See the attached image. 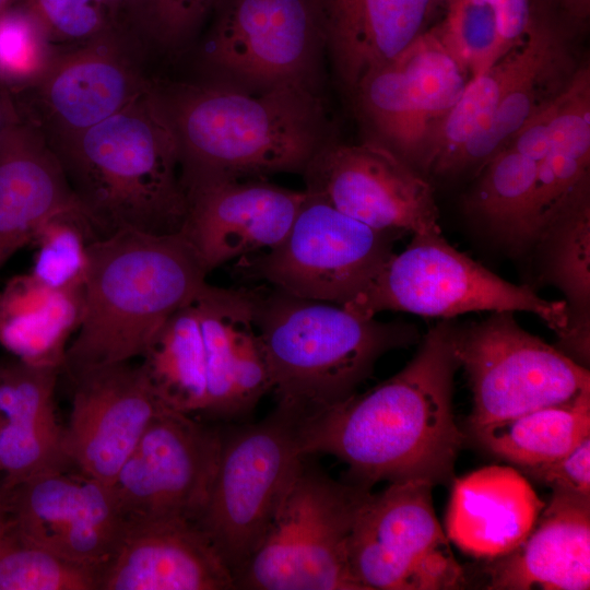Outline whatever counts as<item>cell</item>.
I'll list each match as a JSON object with an SVG mask.
<instances>
[{"mask_svg": "<svg viewBox=\"0 0 590 590\" xmlns=\"http://www.w3.org/2000/svg\"><path fill=\"white\" fill-rule=\"evenodd\" d=\"M0 491L12 531L70 560L101 567L121 539L125 520L111 486L80 471L43 474Z\"/></svg>", "mask_w": 590, "mask_h": 590, "instance_id": "16", "label": "cell"}, {"mask_svg": "<svg viewBox=\"0 0 590 590\" xmlns=\"http://www.w3.org/2000/svg\"><path fill=\"white\" fill-rule=\"evenodd\" d=\"M370 488L340 482L304 456L235 589L362 590L350 565L357 511Z\"/></svg>", "mask_w": 590, "mask_h": 590, "instance_id": "6", "label": "cell"}, {"mask_svg": "<svg viewBox=\"0 0 590 590\" xmlns=\"http://www.w3.org/2000/svg\"><path fill=\"white\" fill-rule=\"evenodd\" d=\"M70 380L73 398L64 428L67 453L80 472L111 485L151 421L165 406L141 364L103 365Z\"/></svg>", "mask_w": 590, "mask_h": 590, "instance_id": "17", "label": "cell"}, {"mask_svg": "<svg viewBox=\"0 0 590 590\" xmlns=\"http://www.w3.org/2000/svg\"><path fill=\"white\" fill-rule=\"evenodd\" d=\"M61 369L10 357L0 361V487L69 470L64 428L54 394Z\"/></svg>", "mask_w": 590, "mask_h": 590, "instance_id": "21", "label": "cell"}, {"mask_svg": "<svg viewBox=\"0 0 590 590\" xmlns=\"http://www.w3.org/2000/svg\"><path fill=\"white\" fill-rule=\"evenodd\" d=\"M544 506L518 470L484 467L455 480L446 535L464 553L493 560L524 541Z\"/></svg>", "mask_w": 590, "mask_h": 590, "instance_id": "24", "label": "cell"}, {"mask_svg": "<svg viewBox=\"0 0 590 590\" xmlns=\"http://www.w3.org/2000/svg\"><path fill=\"white\" fill-rule=\"evenodd\" d=\"M235 589L231 570L194 522L126 521L101 565L98 590Z\"/></svg>", "mask_w": 590, "mask_h": 590, "instance_id": "19", "label": "cell"}, {"mask_svg": "<svg viewBox=\"0 0 590 590\" xmlns=\"http://www.w3.org/2000/svg\"><path fill=\"white\" fill-rule=\"evenodd\" d=\"M568 59L558 32L546 21L530 61L504 95L488 126L457 156L449 175L471 169L476 173L531 117L556 98L575 73H567Z\"/></svg>", "mask_w": 590, "mask_h": 590, "instance_id": "29", "label": "cell"}, {"mask_svg": "<svg viewBox=\"0 0 590 590\" xmlns=\"http://www.w3.org/2000/svg\"><path fill=\"white\" fill-rule=\"evenodd\" d=\"M141 357L165 408L188 415L204 413L205 347L196 296L166 320Z\"/></svg>", "mask_w": 590, "mask_h": 590, "instance_id": "32", "label": "cell"}, {"mask_svg": "<svg viewBox=\"0 0 590 590\" xmlns=\"http://www.w3.org/2000/svg\"><path fill=\"white\" fill-rule=\"evenodd\" d=\"M13 118L14 114L12 107L0 96V135Z\"/></svg>", "mask_w": 590, "mask_h": 590, "instance_id": "46", "label": "cell"}, {"mask_svg": "<svg viewBox=\"0 0 590 590\" xmlns=\"http://www.w3.org/2000/svg\"><path fill=\"white\" fill-rule=\"evenodd\" d=\"M95 239L181 231L180 150L154 84L120 111L51 149Z\"/></svg>", "mask_w": 590, "mask_h": 590, "instance_id": "3", "label": "cell"}, {"mask_svg": "<svg viewBox=\"0 0 590 590\" xmlns=\"http://www.w3.org/2000/svg\"><path fill=\"white\" fill-rule=\"evenodd\" d=\"M129 38L114 31L62 48L45 74L24 90L34 99L27 123L51 149L120 111L151 87L130 58Z\"/></svg>", "mask_w": 590, "mask_h": 590, "instance_id": "15", "label": "cell"}, {"mask_svg": "<svg viewBox=\"0 0 590 590\" xmlns=\"http://www.w3.org/2000/svg\"><path fill=\"white\" fill-rule=\"evenodd\" d=\"M0 472H1V465H0Z\"/></svg>", "mask_w": 590, "mask_h": 590, "instance_id": "48", "label": "cell"}, {"mask_svg": "<svg viewBox=\"0 0 590 590\" xmlns=\"http://www.w3.org/2000/svg\"><path fill=\"white\" fill-rule=\"evenodd\" d=\"M300 418L276 406L260 423L222 436L211 492L194 523L233 577L262 542L304 457Z\"/></svg>", "mask_w": 590, "mask_h": 590, "instance_id": "8", "label": "cell"}, {"mask_svg": "<svg viewBox=\"0 0 590 590\" xmlns=\"http://www.w3.org/2000/svg\"><path fill=\"white\" fill-rule=\"evenodd\" d=\"M534 251L540 279L564 296L567 322L556 347L590 363V178L583 180L539 231Z\"/></svg>", "mask_w": 590, "mask_h": 590, "instance_id": "26", "label": "cell"}, {"mask_svg": "<svg viewBox=\"0 0 590 590\" xmlns=\"http://www.w3.org/2000/svg\"><path fill=\"white\" fill-rule=\"evenodd\" d=\"M445 12L435 25L439 37L470 79L483 73L508 50L493 7L486 0H440Z\"/></svg>", "mask_w": 590, "mask_h": 590, "instance_id": "36", "label": "cell"}, {"mask_svg": "<svg viewBox=\"0 0 590 590\" xmlns=\"http://www.w3.org/2000/svg\"><path fill=\"white\" fill-rule=\"evenodd\" d=\"M302 175L308 193L374 229L413 235L440 228L430 182L376 140H331Z\"/></svg>", "mask_w": 590, "mask_h": 590, "instance_id": "14", "label": "cell"}, {"mask_svg": "<svg viewBox=\"0 0 590 590\" xmlns=\"http://www.w3.org/2000/svg\"><path fill=\"white\" fill-rule=\"evenodd\" d=\"M219 0H149L143 34L165 48H178L213 11Z\"/></svg>", "mask_w": 590, "mask_h": 590, "instance_id": "40", "label": "cell"}, {"mask_svg": "<svg viewBox=\"0 0 590 590\" xmlns=\"http://www.w3.org/2000/svg\"><path fill=\"white\" fill-rule=\"evenodd\" d=\"M343 307L364 317L391 310L442 319L475 311H527L556 337L567 322L563 299H545L529 285L500 278L450 245L440 228L413 234L366 290Z\"/></svg>", "mask_w": 590, "mask_h": 590, "instance_id": "7", "label": "cell"}, {"mask_svg": "<svg viewBox=\"0 0 590 590\" xmlns=\"http://www.w3.org/2000/svg\"><path fill=\"white\" fill-rule=\"evenodd\" d=\"M10 527H11V519H10L9 510L7 508L4 496L2 492L0 491V543L2 542L8 531L10 530Z\"/></svg>", "mask_w": 590, "mask_h": 590, "instance_id": "45", "label": "cell"}, {"mask_svg": "<svg viewBox=\"0 0 590 590\" xmlns=\"http://www.w3.org/2000/svg\"><path fill=\"white\" fill-rule=\"evenodd\" d=\"M196 300L205 347L203 414L217 418L241 416L271 390L252 290L225 288L205 282Z\"/></svg>", "mask_w": 590, "mask_h": 590, "instance_id": "20", "label": "cell"}, {"mask_svg": "<svg viewBox=\"0 0 590 590\" xmlns=\"http://www.w3.org/2000/svg\"><path fill=\"white\" fill-rule=\"evenodd\" d=\"M545 150L511 140L476 172L465 213L516 255L530 251L538 166Z\"/></svg>", "mask_w": 590, "mask_h": 590, "instance_id": "28", "label": "cell"}, {"mask_svg": "<svg viewBox=\"0 0 590 590\" xmlns=\"http://www.w3.org/2000/svg\"><path fill=\"white\" fill-rule=\"evenodd\" d=\"M8 0H0V10L4 8V3L7 2Z\"/></svg>", "mask_w": 590, "mask_h": 590, "instance_id": "47", "label": "cell"}, {"mask_svg": "<svg viewBox=\"0 0 590 590\" xmlns=\"http://www.w3.org/2000/svg\"><path fill=\"white\" fill-rule=\"evenodd\" d=\"M394 61L410 99L432 132L463 94L470 81L468 73L447 50L435 25L416 37Z\"/></svg>", "mask_w": 590, "mask_h": 590, "instance_id": "34", "label": "cell"}, {"mask_svg": "<svg viewBox=\"0 0 590 590\" xmlns=\"http://www.w3.org/2000/svg\"><path fill=\"white\" fill-rule=\"evenodd\" d=\"M434 485L409 480L367 494L352 530L350 565L362 590H456L463 567L433 506Z\"/></svg>", "mask_w": 590, "mask_h": 590, "instance_id": "12", "label": "cell"}, {"mask_svg": "<svg viewBox=\"0 0 590 590\" xmlns=\"http://www.w3.org/2000/svg\"><path fill=\"white\" fill-rule=\"evenodd\" d=\"M99 566L70 560L19 538L0 543V590H98Z\"/></svg>", "mask_w": 590, "mask_h": 590, "instance_id": "35", "label": "cell"}, {"mask_svg": "<svg viewBox=\"0 0 590 590\" xmlns=\"http://www.w3.org/2000/svg\"><path fill=\"white\" fill-rule=\"evenodd\" d=\"M221 447L217 430L163 409L110 485L125 522H196L206 505Z\"/></svg>", "mask_w": 590, "mask_h": 590, "instance_id": "13", "label": "cell"}, {"mask_svg": "<svg viewBox=\"0 0 590 590\" xmlns=\"http://www.w3.org/2000/svg\"><path fill=\"white\" fill-rule=\"evenodd\" d=\"M70 212L82 213L57 155L14 117L0 135V268L50 219Z\"/></svg>", "mask_w": 590, "mask_h": 590, "instance_id": "22", "label": "cell"}, {"mask_svg": "<svg viewBox=\"0 0 590 590\" xmlns=\"http://www.w3.org/2000/svg\"><path fill=\"white\" fill-rule=\"evenodd\" d=\"M62 48L24 5L0 10V81L17 90L35 84Z\"/></svg>", "mask_w": 590, "mask_h": 590, "instance_id": "38", "label": "cell"}, {"mask_svg": "<svg viewBox=\"0 0 590 590\" xmlns=\"http://www.w3.org/2000/svg\"><path fill=\"white\" fill-rule=\"evenodd\" d=\"M83 290H54L28 273L0 290V344L13 357L62 369L68 341L82 317Z\"/></svg>", "mask_w": 590, "mask_h": 590, "instance_id": "27", "label": "cell"}, {"mask_svg": "<svg viewBox=\"0 0 590 590\" xmlns=\"http://www.w3.org/2000/svg\"><path fill=\"white\" fill-rule=\"evenodd\" d=\"M401 235L374 229L306 191L282 241L240 258L239 268L291 296L345 306L371 283Z\"/></svg>", "mask_w": 590, "mask_h": 590, "instance_id": "11", "label": "cell"}, {"mask_svg": "<svg viewBox=\"0 0 590 590\" xmlns=\"http://www.w3.org/2000/svg\"><path fill=\"white\" fill-rule=\"evenodd\" d=\"M449 333L473 394L470 428L590 393L588 367L524 330L514 311L467 323L450 320Z\"/></svg>", "mask_w": 590, "mask_h": 590, "instance_id": "9", "label": "cell"}, {"mask_svg": "<svg viewBox=\"0 0 590 590\" xmlns=\"http://www.w3.org/2000/svg\"><path fill=\"white\" fill-rule=\"evenodd\" d=\"M184 191L187 213L180 232L208 273L279 245L306 199L305 190L262 178H213L185 186Z\"/></svg>", "mask_w": 590, "mask_h": 590, "instance_id": "18", "label": "cell"}, {"mask_svg": "<svg viewBox=\"0 0 590 590\" xmlns=\"http://www.w3.org/2000/svg\"><path fill=\"white\" fill-rule=\"evenodd\" d=\"M341 84L352 94L371 70L391 61L428 26L435 0H316Z\"/></svg>", "mask_w": 590, "mask_h": 590, "instance_id": "25", "label": "cell"}, {"mask_svg": "<svg viewBox=\"0 0 590 590\" xmlns=\"http://www.w3.org/2000/svg\"><path fill=\"white\" fill-rule=\"evenodd\" d=\"M255 318L279 408L299 417L355 393L385 353L411 345L418 329L343 306L252 290Z\"/></svg>", "mask_w": 590, "mask_h": 590, "instance_id": "5", "label": "cell"}, {"mask_svg": "<svg viewBox=\"0 0 590 590\" xmlns=\"http://www.w3.org/2000/svg\"><path fill=\"white\" fill-rule=\"evenodd\" d=\"M520 471L553 491L590 497V437L559 458Z\"/></svg>", "mask_w": 590, "mask_h": 590, "instance_id": "41", "label": "cell"}, {"mask_svg": "<svg viewBox=\"0 0 590 590\" xmlns=\"http://www.w3.org/2000/svg\"><path fill=\"white\" fill-rule=\"evenodd\" d=\"M25 7L59 47L83 45L117 31L107 0H27Z\"/></svg>", "mask_w": 590, "mask_h": 590, "instance_id": "39", "label": "cell"}, {"mask_svg": "<svg viewBox=\"0 0 590 590\" xmlns=\"http://www.w3.org/2000/svg\"><path fill=\"white\" fill-rule=\"evenodd\" d=\"M588 178H590V69L582 67L575 71L555 99L548 123L546 152L538 166L532 244L543 225Z\"/></svg>", "mask_w": 590, "mask_h": 590, "instance_id": "30", "label": "cell"}, {"mask_svg": "<svg viewBox=\"0 0 590 590\" xmlns=\"http://www.w3.org/2000/svg\"><path fill=\"white\" fill-rule=\"evenodd\" d=\"M450 319L422 339L414 357L394 376L299 422L304 456L327 453L349 468L351 483L452 479L464 435L456 424L453 378L459 368Z\"/></svg>", "mask_w": 590, "mask_h": 590, "instance_id": "1", "label": "cell"}, {"mask_svg": "<svg viewBox=\"0 0 590 590\" xmlns=\"http://www.w3.org/2000/svg\"><path fill=\"white\" fill-rule=\"evenodd\" d=\"M486 573L487 589L588 590L590 497L553 491L524 541Z\"/></svg>", "mask_w": 590, "mask_h": 590, "instance_id": "23", "label": "cell"}, {"mask_svg": "<svg viewBox=\"0 0 590 590\" xmlns=\"http://www.w3.org/2000/svg\"><path fill=\"white\" fill-rule=\"evenodd\" d=\"M154 88L179 144L182 188L213 178L303 174L332 140L320 92L250 91L213 79Z\"/></svg>", "mask_w": 590, "mask_h": 590, "instance_id": "2", "label": "cell"}, {"mask_svg": "<svg viewBox=\"0 0 590 590\" xmlns=\"http://www.w3.org/2000/svg\"><path fill=\"white\" fill-rule=\"evenodd\" d=\"M495 10L503 39L508 49L524 42L542 19L532 0H486Z\"/></svg>", "mask_w": 590, "mask_h": 590, "instance_id": "42", "label": "cell"}, {"mask_svg": "<svg viewBox=\"0 0 590 590\" xmlns=\"http://www.w3.org/2000/svg\"><path fill=\"white\" fill-rule=\"evenodd\" d=\"M149 0H107L117 31L128 35L143 34Z\"/></svg>", "mask_w": 590, "mask_h": 590, "instance_id": "43", "label": "cell"}, {"mask_svg": "<svg viewBox=\"0 0 590 590\" xmlns=\"http://www.w3.org/2000/svg\"><path fill=\"white\" fill-rule=\"evenodd\" d=\"M201 52L209 79L250 91L321 84L316 0H219Z\"/></svg>", "mask_w": 590, "mask_h": 590, "instance_id": "10", "label": "cell"}, {"mask_svg": "<svg viewBox=\"0 0 590 590\" xmlns=\"http://www.w3.org/2000/svg\"><path fill=\"white\" fill-rule=\"evenodd\" d=\"M93 231L81 212L50 219L37 234L32 270L38 281L54 290H83Z\"/></svg>", "mask_w": 590, "mask_h": 590, "instance_id": "37", "label": "cell"}, {"mask_svg": "<svg viewBox=\"0 0 590 590\" xmlns=\"http://www.w3.org/2000/svg\"><path fill=\"white\" fill-rule=\"evenodd\" d=\"M545 21L541 19L523 43L470 79L459 101L432 130L422 172L449 175L457 156L488 126L504 95L530 61Z\"/></svg>", "mask_w": 590, "mask_h": 590, "instance_id": "31", "label": "cell"}, {"mask_svg": "<svg viewBox=\"0 0 590 590\" xmlns=\"http://www.w3.org/2000/svg\"><path fill=\"white\" fill-rule=\"evenodd\" d=\"M470 429L482 448L519 469L545 463L590 437V393Z\"/></svg>", "mask_w": 590, "mask_h": 590, "instance_id": "33", "label": "cell"}, {"mask_svg": "<svg viewBox=\"0 0 590 590\" xmlns=\"http://www.w3.org/2000/svg\"><path fill=\"white\" fill-rule=\"evenodd\" d=\"M562 5L575 19H585L589 14L590 0H550Z\"/></svg>", "mask_w": 590, "mask_h": 590, "instance_id": "44", "label": "cell"}, {"mask_svg": "<svg viewBox=\"0 0 590 590\" xmlns=\"http://www.w3.org/2000/svg\"><path fill=\"white\" fill-rule=\"evenodd\" d=\"M208 272L181 232L120 231L88 245L83 307L62 371L142 356L166 320L188 304Z\"/></svg>", "mask_w": 590, "mask_h": 590, "instance_id": "4", "label": "cell"}]
</instances>
